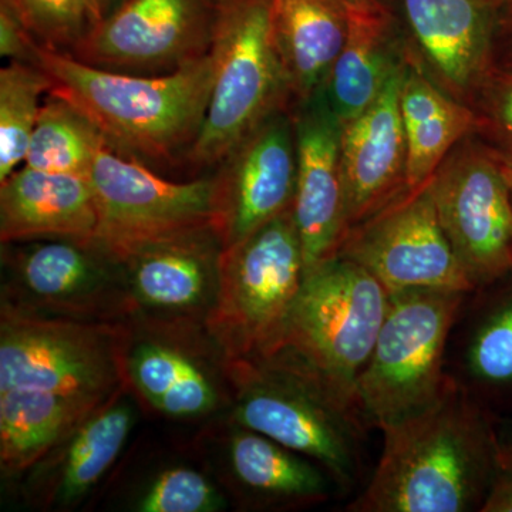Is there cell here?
Wrapping results in <instances>:
<instances>
[{
  "label": "cell",
  "mask_w": 512,
  "mask_h": 512,
  "mask_svg": "<svg viewBox=\"0 0 512 512\" xmlns=\"http://www.w3.org/2000/svg\"><path fill=\"white\" fill-rule=\"evenodd\" d=\"M430 190L473 289L512 272V192L503 161L471 134L448 154Z\"/></svg>",
  "instance_id": "obj_11"
},
{
  "label": "cell",
  "mask_w": 512,
  "mask_h": 512,
  "mask_svg": "<svg viewBox=\"0 0 512 512\" xmlns=\"http://www.w3.org/2000/svg\"><path fill=\"white\" fill-rule=\"evenodd\" d=\"M224 487L242 510L296 511L328 503L338 487L315 461L229 420Z\"/></svg>",
  "instance_id": "obj_21"
},
{
  "label": "cell",
  "mask_w": 512,
  "mask_h": 512,
  "mask_svg": "<svg viewBox=\"0 0 512 512\" xmlns=\"http://www.w3.org/2000/svg\"><path fill=\"white\" fill-rule=\"evenodd\" d=\"M367 269L389 293L409 289L471 292L446 232L430 183L349 229L338 254Z\"/></svg>",
  "instance_id": "obj_12"
},
{
  "label": "cell",
  "mask_w": 512,
  "mask_h": 512,
  "mask_svg": "<svg viewBox=\"0 0 512 512\" xmlns=\"http://www.w3.org/2000/svg\"><path fill=\"white\" fill-rule=\"evenodd\" d=\"M504 168H505V173H507L508 183H510L511 192H512V168L507 167V165H505V164H504Z\"/></svg>",
  "instance_id": "obj_39"
},
{
  "label": "cell",
  "mask_w": 512,
  "mask_h": 512,
  "mask_svg": "<svg viewBox=\"0 0 512 512\" xmlns=\"http://www.w3.org/2000/svg\"><path fill=\"white\" fill-rule=\"evenodd\" d=\"M446 372L497 419L512 417V272L467 293Z\"/></svg>",
  "instance_id": "obj_20"
},
{
  "label": "cell",
  "mask_w": 512,
  "mask_h": 512,
  "mask_svg": "<svg viewBox=\"0 0 512 512\" xmlns=\"http://www.w3.org/2000/svg\"><path fill=\"white\" fill-rule=\"evenodd\" d=\"M272 33L281 56L293 109L328 82L349 32L348 0H269Z\"/></svg>",
  "instance_id": "obj_25"
},
{
  "label": "cell",
  "mask_w": 512,
  "mask_h": 512,
  "mask_svg": "<svg viewBox=\"0 0 512 512\" xmlns=\"http://www.w3.org/2000/svg\"><path fill=\"white\" fill-rule=\"evenodd\" d=\"M52 82L35 63L10 60L0 69V183L20 165Z\"/></svg>",
  "instance_id": "obj_29"
},
{
  "label": "cell",
  "mask_w": 512,
  "mask_h": 512,
  "mask_svg": "<svg viewBox=\"0 0 512 512\" xmlns=\"http://www.w3.org/2000/svg\"><path fill=\"white\" fill-rule=\"evenodd\" d=\"M97 207L86 175L46 173L28 165L0 183V242L92 241Z\"/></svg>",
  "instance_id": "obj_23"
},
{
  "label": "cell",
  "mask_w": 512,
  "mask_h": 512,
  "mask_svg": "<svg viewBox=\"0 0 512 512\" xmlns=\"http://www.w3.org/2000/svg\"><path fill=\"white\" fill-rule=\"evenodd\" d=\"M407 42L444 92L473 107L494 72L504 0H397Z\"/></svg>",
  "instance_id": "obj_16"
},
{
  "label": "cell",
  "mask_w": 512,
  "mask_h": 512,
  "mask_svg": "<svg viewBox=\"0 0 512 512\" xmlns=\"http://www.w3.org/2000/svg\"><path fill=\"white\" fill-rule=\"evenodd\" d=\"M349 32L322 93L340 123L363 113L400 66L406 39L386 3L350 5Z\"/></svg>",
  "instance_id": "obj_24"
},
{
  "label": "cell",
  "mask_w": 512,
  "mask_h": 512,
  "mask_svg": "<svg viewBox=\"0 0 512 512\" xmlns=\"http://www.w3.org/2000/svg\"><path fill=\"white\" fill-rule=\"evenodd\" d=\"M32 63L49 76V94L92 121L114 151L140 161H170L183 151L187 156L214 76L211 53L163 74L113 72L40 46Z\"/></svg>",
  "instance_id": "obj_2"
},
{
  "label": "cell",
  "mask_w": 512,
  "mask_h": 512,
  "mask_svg": "<svg viewBox=\"0 0 512 512\" xmlns=\"http://www.w3.org/2000/svg\"><path fill=\"white\" fill-rule=\"evenodd\" d=\"M403 62L377 99L355 119L342 124L340 163L348 231L407 192V146L400 90Z\"/></svg>",
  "instance_id": "obj_19"
},
{
  "label": "cell",
  "mask_w": 512,
  "mask_h": 512,
  "mask_svg": "<svg viewBox=\"0 0 512 512\" xmlns=\"http://www.w3.org/2000/svg\"><path fill=\"white\" fill-rule=\"evenodd\" d=\"M296 171L292 110L279 111L245 137L214 174L215 229L224 248L291 210Z\"/></svg>",
  "instance_id": "obj_15"
},
{
  "label": "cell",
  "mask_w": 512,
  "mask_h": 512,
  "mask_svg": "<svg viewBox=\"0 0 512 512\" xmlns=\"http://www.w3.org/2000/svg\"><path fill=\"white\" fill-rule=\"evenodd\" d=\"M104 146L109 144L92 121L72 104L47 94L23 165L46 173L89 177L94 158Z\"/></svg>",
  "instance_id": "obj_28"
},
{
  "label": "cell",
  "mask_w": 512,
  "mask_h": 512,
  "mask_svg": "<svg viewBox=\"0 0 512 512\" xmlns=\"http://www.w3.org/2000/svg\"><path fill=\"white\" fill-rule=\"evenodd\" d=\"M400 111L407 146V190L417 191L430 183L457 144L476 133V111L431 79L407 39Z\"/></svg>",
  "instance_id": "obj_26"
},
{
  "label": "cell",
  "mask_w": 512,
  "mask_h": 512,
  "mask_svg": "<svg viewBox=\"0 0 512 512\" xmlns=\"http://www.w3.org/2000/svg\"><path fill=\"white\" fill-rule=\"evenodd\" d=\"M495 67L512 72V0H504L495 35Z\"/></svg>",
  "instance_id": "obj_34"
},
{
  "label": "cell",
  "mask_w": 512,
  "mask_h": 512,
  "mask_svg": "<svg viewBox=\"0 0 512 512\" xmlns=\"http://www.w3.org/2000/svg\"><path fill=\"white\" fill-rule=\"evenodd\" d=\"M467 293H390L375 348L356 384L357 406L370 427L382 430L439 397L448 379V342Z\"/></svg>",
  "instance_id": "obj_6"
},
{
  "label": "cell",
  "mask_w": 512,
  "mask_h": 512,
  "mask_svg": "<svg viewBox=\"0 0 512 512\" xmlns=\"http://www.w3.org/2000/svg\"><path fill=\"white\" fill-rule=\"evenodd\" d=\"M501 470L512 471V417L497 419Z\"/></svg>",
  "instance_id": "obj_36"
},
{
  "label": "cell",
  "mask_w": 512,
  "mask_h": 512,
  "mask_svg": "<svg viewBox=\"0 0 512 512\" xmlns=\"http://www.w3.org/2000/svg\"><path fill=\"white\" fill-rule=\"evenodd\" d=\"M89 178L97 207L92 241L119 261L161 239L215 227L214 175L168 180L104 146Z\"/></svg>",
  "instance_id": "obj_10"
},
{
  "label": "cell",
  "mask_w": 512,
  "mask_h": 512,
  "mask_svg": "<svg viewBox=\"0 0 512 512\" xmlns=\"http://www.w3.org/2000/svg\"><path fill=\"white\" fill-rule=\"evenodd\" d=\"M228 495L210 476L190 466H170L148 478L130 508L138 512H218Z\"/></svg>",
  "instance_id": "obj_30"
},
{
  "label": "cell",
  "mask_w": 512,
  "mask_h": 512,
  "mask_svg": "<svg viewBox=\"0 0 512 512\" xmlns=\"http://www.w3.org/2000/svg\"><path fill=\"white\" fill-rule=\"evenodd\" d=\"M2 305L87 322L136 319L123 264L79 239L2 244Z\"/></svg>",
  "instance_id": "obj_9"
},
{
  "label": "cell",
  "mask_w": 512,
  "mask_h": 512,
  "mask_svg": "<svg viewBox=\"0 0 512 512\" xmlns=\"http://www.w3.org/2000/svg\"><path fill=\"white\" fill-rule=\"evenodd\" d=\"M217 2L124 0L70 56L113 72H174L210 53Z\"/></svg>",
  "instance_id": "obj_13"
},
{
  "label": "cell",
  "mask_w": 512,
  "mask_h": 512,
  "mask_svg": "<svg viewBox=\"0 0 512 512\" xmlns=\"http://www.w3.org/2000/svg\"><path fill=\"white\" fill-rule=\"evenodd\" d=\"M43 49L70 53L94 26L90 0H6Z\"/></svg>",
  "instance_id": "obj_31"
},
{
  "label": "cell",
  "mask_w": 512,
  "mask_h": 512,
  "mask_svg": "<svg viewBox=\"0 0 512 512\" xmlns=\"http://www.w3.org/2000/svg\"><path fill=\"white\" fill-rule=\"evenodd\" d=\"M229 420L319 464L350 494L365 478V417L284 350L225 360Z\"/></svg>",
  "instance_id": "obj_3"
},
{
  "label": "cell",
  "mask_w": 512,
  "mask_h": 512,
  "mask_svg": "<svg viewBox=\"0 0 512 512\" xmlns=\"http://www.w3.org/2000/svg\"><path fill=\"white\" fill-rule=\"evenodd\" d=\"M124 0H90V5H92L94 22L99 23L100 20L109 16L120 3H123ZM94 23V25H96Z\"/></svg>",
  "instance_id": "obj_37"
},
{
  "label": "cell",
  "mask_w": 512,
  "mask_h": 512,
  "mask_svg": "<svg viewBox=\"0 0 512 512\" xmlns=\"http://www.w3.org/2000/svg\"><path fill=\"white\" fill-rule=\"evenodd\" d=\"M481 512H512V471H500L491 485Z\"/></svg>",
  "instance_id": "obj_35"
},
{
  "label": "cell",
  "mask_w": 512,
  "mask_h": 512,
  "mask_svg": "<svg viewBox=\"0 0 512 512\" xmlns=\"http://www.w3.org/2000/svg\"><path fill=\"white\" fill-rule=\"evenodd\" d=\"M210 53V101L197 140L185 156L201 170L217 168L275 113L293 110L269 0H218Z\"/></svg>",
  "instance_id": "obj_4"
},
{
  "label": "cell",
  "mask_w": 512,
  "mask_h": 512,
  "mask_svg": "<svg viewBox=\"0 0 512 512\" xmlns=\"http://www.w3.org/2000/svg\"><path fill=\"white\" fill-rule=\"evenodd\" d=\"M305 271L292 208L222 249L217 301L205 330L225 359H255L278 349Z\"/></svg>",
  "instance_id": "obj_7"
},
{
  "label": "cell",
  "mask_w": 512,
  "mask_h": 512,
  "mask_svg": "<svg viewBox=\"0 0 512 512\" xmlns=\"http://www.w3.org/2000/svg\"><path fill=\"white\" fill-rule=\"evenodd\" d=\"M104 403L43 390H0L2 473L25 474Z\"/></svg>",
  "instance_id": "obj_27"
},
{
  "label": "cell",
  "mask_w": 512,
  "mask_h": 512,
  "mask_svg": "<svg viewBox=\"0 0 512 512\" xmlns=\"http://www.w3.org/2000/svg\"><path fill=\"white\" fill-rule=\"evenodd\" d=\"M382 433L375 471L346 511H481L501 471L497 417L453 377L426 409Z\"/></svg>",
  "instance_id": "obj_1"
},
{
  "label": "cell",
  "mask_w": 512,
  "mask_h": 512,
  "mask_svg": "<svg viewBox=\"0 0 512 512\" xmlns=\"http://www.w3.org/2000/svg\"><path fill=\"white\" fill-rule=\"evenodd\" d=\"M36 46L15 9L6 0H0V55L3 59L32 63Z\"/></svg>",
  "instance_id": "obj_33"
},
{
  "label": "cell",
  "mask_w": 512,
  "mask_h": 512,
  "mask_svg": "<svg viewBox=\"0 0 512 512\" xmlns=\"http://www.w3.org/2000/svg\"><path fill=\"white\" fill-rule=\"evenodd\" d=\"M348 2L353 6H375L382 0H348Z\"/></svg>",
  "instance_id": "obj_38"
},
{
  "label": "cell",
  "mask_w": 512,
  "mask_h": 512,
  "mask_svg": "<svg viewBox=\"0 0 512 512\" xmlns=\"http://www.w3.org/2000/svg\"><path fill=\"white\" fill-rule=\"evenodd\" d=\"M292 114L298 157L292 210L308 269L338 254L348 234L342 123L322 93L296 106Z\"/></svg>",
  "instance_id": "obj_18"
},
{
  "label": "cell",
  "mask_w": 512,
  "mask_h": 512,
  "mask_svg": "<svg viewBox=\"0 0 512 512\" xmlns=\"http://www.w3.org/2000/svg\"><path fill=\"white\" fill-rule=\"evenodd\" d=\"M389 298L362 265L340 255L325 259L306 269L275 352H288L357 406V379L375 348Z\"/></svg>",
  "instance_id": "obj_5"
},
{
  "label": "cell",
  "mask_w": 512,
  "mask_h": 512,
  "mask_svg": "<svg viewBox=\"0 0 512 512\" xmlns=\"http://www.w3.org/2000/svg\"><path fill=\"white\" fill-rule=\"evenodd\" d=\"M202 326L128 323V384L156 412L173 420L207 419L229 409L225 360H214L191 342Z\"/></svg>",
  "instance_id": "obj_14"
},
{
  "label": "cell",
  "mask_w": 512,
  "mask_h": 512,
  "mask_svg": "<svg viewBox=\"0 0 512 512\" xmlns=\"http://www.w3.org/2000/svg\"><path fill=\"white\" fill-rule=\"evenodd\" d=\"M222 249L217 229L205 227L153 242L121 259L136 319L205 326L217 301Z\"/></svg>",
  "instance_id": "obj_17"
},
{
  "label": "cell",
  "mask_w": 512,
  "mask_h": 512,
  "mask_svg": "<svg viewBox=\"0 0 512 512\" xmlns=\"http://www.w3.org/2000/svg\"><path fill=\"white\" fill-rule=\"evenodd\" d=\"M131 387L104 403L26 471V498L40 510H74L116 463L136 423Z\"/></svg>",
  "instance_id": "obj_22"
},
{
  "label": "cell",
  "mask_w": 512,
  "mask_h": 512,
  "mask_svg": "<svg viewBox=\"0 0 512 512\" xmlns=\"http://www.w3.org/2000/svg\"><path fill=\"white\" fill-rule=\"evenodd\" d=\"M128 323L0 309V390H43L109 402L130 387Z\"/></svg>",
  "instance_id": "obj_8"
},
{
  "label": "cell",
  "mask_w": 512,
  "mask_h": 512,
  "mask_svg": "<svg viewBox=\"0 0 512 512\" xmlns=\"http://www.w3.org/2000/svg\"><path fill=\"white\" fill-rule=\"evenodd\" d=\"M476 136L512 168V72L495 69L473 104Z\"/></svg>",
  "instance_id": "obj_32"
}]
</instances>
